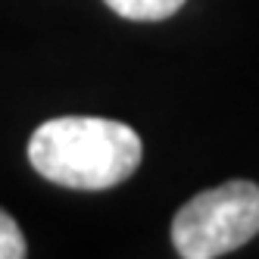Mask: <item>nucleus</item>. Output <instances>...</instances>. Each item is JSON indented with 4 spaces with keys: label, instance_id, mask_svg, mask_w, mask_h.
<instances>
[{
    "label": "nucleus",
    "instance_id": "nucleus-1",
    "mask_svg": "<svg viewBox=\"0 0 259 259\" xmlns=\"http://www.w3.org/2000/svg\"><path fill=\"white\" fill-rule=\"evenodd\" d=\"M144 156L135 128L100 116H60L38 125L28 162L41 178L69 191H106L128 181Z\"/></svg>",
    "mask_w": 259,
    "mask_h": 259
},
{
    "label": "nucleus",
    "instance_id": "nucleus-2",
    "mask_svg": "<svg viewBox=\"0 0 259 259\" xmlns=\"http://www.w3.org/2000/svg\"><path fill=\"white\" fill-rule=\"evenodd\" d=\"M259 234V184L228 181L188 200L172 219V244L184 259L225 256Z\"/></svg>",
    "mask_w": 259,
    "mask_h": 259
},
{
    "label": "nucleus",
    "instance_id": "nucleus-3",
    "mask_svg": "<svg viewBox=\"0 0 259 259\" xmlns=\"http://www.w3.org/2000/svg\"><path fill=\"white\" fill-rule=\"evenodd\" d=\"M106 7L132 22H159L175 16L184 0H106Z\"/></svg>",
    "mask_w": 259,
    "mask_h": 259
},
{
    "label": "nucleus",
    "instance_id": "nucleus-4",
    "mask_svg": "<svg viewBox=\"0 0 259 259\" xmlns=\"http://www.w3.org/2000/svg\"><path fill=\"white\" fill-rule=\"evenodd\" d=\"M22 256H28L25 234L19 228V222L0 209V259H22Z\"/></svg>",
    "mask_w": 259,
    "mask_h": 259
}]
</instances>
